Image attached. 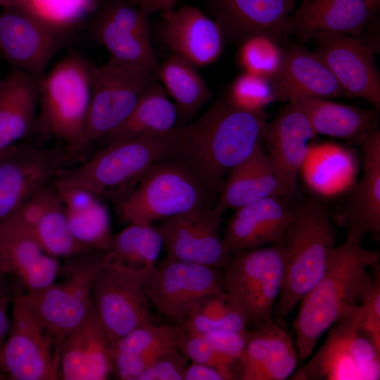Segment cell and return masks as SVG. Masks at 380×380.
Listing matches in <instances>:
<instances>
[{"label": "cell", "instance_id": "27", "mask_svg": "<svg viewBox=\"0 0 380 380\" xmlns=\"http://www.w3.org/2000/svg\"><path fill=\"white\" fill-rule=\"evenodd\" d=\"M184 328L181 324H147L108 343L110 376L137 380L163 352L177 347Z\"/></svg>", "mask_w": 380, "mask_h": 380}, {"label": "cell", "instance_id": "29", "mask_svg": "<svg viewBox=\"0 0 380 380\" xmlns=\"http://www.w3.org/2000/svg\"><path fill=\"white\" fill-rule=\"evenodd\" d=\"M270 78L277 101H289L291 94L324 99L346 96L323 61L299 44L284 49L281 67Z\"/></svg>", "mask_w": 380, "mask_h": 380}, {"label": "cell", "instance_id": "10", "mask_svg": "<svg viewBox=\"0 0 380 380\" xmlns=\"http://www.w3.org/2000/svg\"><path fill=\"white\" fill-rule=\"evenodd\" d=\"M63 26L39 13L27 1L0 13V56L12 68L40 78L66 42Z\"/></svg>", "mask_w": 380, "mask_h": 380}, {"label": "cell", "instance_id": "25", "mask_svg": "<svg viewBox=\"0 0 380 380\" xmlns=\"http://www.w3.org/2000/svg\"><path fill=\"white\" fill-rule=\"evenodd\" d=\"M296 201L274 196L235 209L222 236L227 249L233 253L279 241L291 222Z\"/></svg>", "mask_w": 380, "mask_h": 380}, {"label": "cell", "instance_id": "50", "mask_svg": "<svg viewBox=\"0 0 380 380\" xmlns=\"http://www.w3.org/2000/svg\"><path fill=\"white\" fill-rule=\"evenodd\" d=\"M8 299V296L0 294V350L6 341L10 329L11 318L7 314Z\"/></svg>", "mask_w": 380, "mask_h": 380}, {"label": "cell", "instance_id": "52", "mask_svg": "<svg viewBox=\"0 0 380 380\" xmlns=\"http://www.w3.org/2000/svg\"><path fill=\"white\" fill-rule=\"evenodd\" d=\"M369 6L374 12L376 11L380 6V0H365Z\"/></svg>", "mask_w": 380, "mask_h": 380}, {"label": "cell", "instance_id": "19", "mask_svg": "<svg viewBox=\"0 0 380 380\" xmlns=\"http://www.w3.org/2000/svg\"><path fill=\"white\" fill-rule=\"evenodd\" d=\"M296 0H207V9L224 42L239 44L262 34L279 44L287 41L286 24Z\"/></svg>", "mask_w": 380, "mask_h": 380}, {"label": "cell", "instance_id": "46", "mask_svg": "<svg viewBox=\"0 0 380 380\" xmlns=\"http://www.w3.org/2000/svg\"><path fill=\"white\" fill-rule=\"evenodd\" d=\"M59 198L66 211L78 212L94 205L102 198L78 186H67L54 182Z\"/></svg>", "mask_w": 380, "mask_h": 380}, {"label": "cell", "instance_id": "42", "mask_svg": "<svg viewBox=\"0 0 380 380\" xmlns=\"http://www.w3.org/2000/svg\"><path fill=\"white\" fill-rule=\"evenodd\" d=\"M59 201L54 182H51L31 195L10 217L32 232L46 212Z\"/></svg>", "mask_w": 380, "mask_h": 380}, {"label": "cell", "instance_id": "6", "mask_svg": "<svg viewBox=\"0 0 380 380\" xmlns=\"http://www.w3.org/2000/svg\"><path fill=\"white\" fill-rule=\"evenodd\" d=\"M109 251L91 250L66 258L65 280L32 293H24L28 303L53 336L60 350L65 337L88 315L92 292L99 274L110 261Z\"/></svg>", "mask_w": 380, "mask_h": 380}, {"label": "cell", "instance_id": "8", "mask_svg": "<svg viewBox=\"0 0 380 380\" xmlns=\"http://www.w3.org/2000/svg\"><path fill=\"white\" fill-rule=\"evenodd\" d=\"M226 293L243 311L248 326L271 323L284 280V267L277 243L232 253L222 270Z\"/></svg>", "mask_w": 380, "mask_h": 380}, {"label": "cell", "instance_id": "53", "mask_svg": "<svg viewBox=\"0 0 380 380\" xmlns=\"http://www.w3.org/2000/svg\"><path fill=\"white\" fill-rule=\"evenodd\" d=\"M0 379H6V378L5 377V376L3 375L1 372H0Z\"/></svg>", "mask_w": 380, "mask_h": 380}, {"label": "cell", "instance_id": "33", "mask_svg": "<svg viewBox=\"0 0 380 380\" xmlns=\"http://www.w3.org/2000/svg\"><path fill=\"white\" fill-rule=\"evenodd\" d=\"M353 154L334 144L312 145L300 171L309 189L322 196H334L353 186L357 175Z\"/></svg>", "mask_w": 380, "mask_h": 380}, {"label": "cell", "instance_id": "3", "mask_svg": "<svg viewBox=\"0 0 380 380\" xmlns=\"http://www.w3.org/2000/svg\"><path fill=\"white\" fill-rule=\"evenodd\" d=\"M336 234L324 202L317 198L294 202L291 222L276 242L282 253L284 274L274 320L284 321L322 277L336 247Z\"/></svg>", "mask_w": 380, "mask_h": 380}, {"label": "cell", "instance_id": "41", "mask_svg": "<svg viewBox=\"0 0 380 380\" xmlns=\"http://www.w3.org/2000/svg\"><path fill=\"white\" fill-rule=\"evenodd\" d=\"M280 44L258 34L239 44L238 61L244 72L272 77L279 70L284 54Z\"/></svg>", "mask_w": 380, "mask_h": 380}, {"label": "cell", "instance_id": "16", "mask_svg": "<svg viewBox=\"0 0 380 380\" xmlns=\"http://www.w3.org/2000/svg\"><path fill=\"white\" fill-rule=\"evenodd\" d=\"M62 153L33 144L11 147L0 155V222L35 191L65 169Z\"/></svg>", "mask_w": 380, "mask_h": 380}, {"label": "cell", "instance_id": "9", "mask_svg": "<svg viewBox=\"0 0 380 380\" xmlns=\"http://www.w3.org/2000/svg\"><path fill=\"white\" fill-rule=\"evenodd\" d=\"M156 77L148 70L112 60L101 66L94 65L84 148L119 126Z\"/></svg>", "mask_w": 380, "mask_h": 380}, {"label": "cell", "instance_id": "40", "mask_svg": "<svg viewBox=\"0 0 380 380\" xmlns=\"http://www.w3.org/2000/svg\"><path fill=\"white\" fill-rule=\"evenodd\" d=\"M225 96L234 106L265 116V108L277 101L272 79L248 72L236 77Z\"/></svg>", "mask_w": 380, "mask_h": 380}, {"label": "cell", "instance_id": "1", "mask_svg": "<svg viewBox=\"0 0 380 380\" xmlns=\"http://www.w3.org/2000/svg\"><path fill=\"white\" fill-rule=\"evenodd\" d=\"M265 116L234 106L223 95L199 118L172 131L160 159L179 165L216 203L230 171L262 140Z\"/></svg>", "mask_w": 380, "mask_h": 380}, {"label": "cell", "instance_id": "54", "mask_svg": "<svg viewBox=\"0 0 380 380\" xmlns=\"http://www.w3.org/2000/svg\"><path fill=\"white\" fill-rule=\"evenodd\" d=\"M2 80L0 79V87L1 85Z\"/></svg>", "mask_w": 380, "mask_h": 380}, {"label": "cell", "instance_id": "49", "mask_svg": "<svg viewBox=\"0 0 380 380\" xmlns=\"http://www.w3.org/2000/svg\"><path fill=\"white\" fill-rule=\"evenodd\" d=\"M150 14L160 12L162 15L175 9L178 0H130Z\"/></svg>", "mask_w": 380, "mask_h": 380}, {"label": "cell", "instance_id": "12", "mask_svg": "<svg viewBox=\"0 0 380 380\" xmlns=\"http://www.w3.org/2000/svg\"><path fill=\"white\" fill-rule=\"evenodd\" d=\"M150 15L130 0H104L90 24L91 38L107 50L110 60L157 75L160 63L152 45Z\"/></svg>", "mask_w": 380, "mask_h": 380}, {"label": "cell", "instance_id": "20", "mask_svg": "<svg viewBox=\"0 0 380 380\" xmlns=\"http://www.w3.org/2000/svg\"><path fill=\"white\" fill-rule=\"evenodd\" d=\"M245 348L232 367L234 379L284 380L298 366L297 349L284 321L246 329Z\"/></svg>", "mask_w": 380, "mask_h": 380}, {"label": "cell", "instance_id": "35", "mask_svg": "<svg viewBox=\"0 0 380 380\" xmlns=\"http://www.w3.org/2000/svg\"><path fill=\"white\" fill-rule=\"evenodd\" d=\"M196 67L183 57L172 53L160 63L157 77L174 100L177 110L175 127L191 122L213 92L197 71Z\"/></svg>", "mask_w": 380, "mask_h": 380}, {"label": "cell", "instance_id": "44", "mask_svg": "<svg viewBox=\"0 0 380 380\" xmlns=\"http://www.w3.org/2000/svg\"><path fill=\"white\" fill-rule=\"evenodd\" d=\"M189 359L174 347L160 353L137 380H184Z\"/></svg>", "mask_w": 380, "mask_h": 380}, {"label": "cell", "instance_id": "13", "mask_svg": "<svg viewBox=\"0 0 380 380\" xmlns=\"http://www.w3.org/2000/svg\"><path fill=\"white\" fill-rule=\"evenodd\" d=\"M150 275L124 267L111 260L99 274L92 298L109 343L139 327L155 323L144 291Z\"/></svg>", "mask_w": 380, "mask_h": 380}, {"label": "cell", "instance_id": "15", "mask_svg": "<svg viewBox=\"0 0 380 380\" xmlns=\"http://www.w3.org/2000/svg\"><path fill=\"white\" fill-rule=\"evenodd\" d=\"M223 212L215 205L194 208L161 220V235L167 258L224 270L232 253L220 233Z\"/></svg>", "mask_w": 380, "mask_h": 380}, {"label": "cell", "instance_id": "39", "mask_svg": "<svg viewBox=\"0 0 380 380\" xmlns=\"http://www.w3.org/2000/svg\"><path fill=\"white\" fill-rule=\"evenodd\" d=\"M65 211L69 228L80 243L93 250H109L113 235L110 213L102 199L84 210Z\"/></svg>", "mask_w": 380, "mask_h": 380}, {"label": "cell", "instance_id": "51", "mask_svg": "<svg viewBox=\"0 0 380 380\" xmlns=\"http://www.w3.org/2000/svg\"><path fill=\"white\" fill-rule=\"evenodd\" d=\"M25 0H0V6L2 8L20 4Z\"/></svg>", "mask_w": 380, "mask_h": 380}, {"label": "cell", "instance_id": "36", "mask_svg": "<svg viewBox=\"0 0 380 380\" xmlns=\"http://www.w3.org/2000/svg\"><path fill=\"white\" fill-rule=\"evenodd\" d=\"M164 246L152 224L129 223L113 235L109 251L111 261L129 270L151 274Z\"/></svg>", "mask_w": 380, "mask_h": 380}, {"label": "cell", "instance_id": "30", "mask_svg": "<svg viewBox=\"0 0 380 380\" xmlns=\"http://www.w3.org/2000/svg\"><path fill=\"white\" fill-rule=\"evenodd\" d=\"M294 102L306 116L314 133L339 138L360 145L364 137L378 129L376 109L367 110L329 99L291 94Z\"/></svg>", "mask_w": 380, "mask_h": 380}, {"label": "cell", "instance_id": "32", "mask_svg": "<svg viewBox=\"0 0 380 380\" xmlns=\"http://www.w3.org/2000/svg\"><path fill=\"white\" fill-rule=\"evenodd\" d=\"M274 196L283 197L261 140L252 153L228 174L215 205L224 213Z\"/></svg>", "mask_w": 380, "mask_h": 380}, {"label": "cell", "instance_id": "37", "mask_svg": "<svg viewBox=\"0 0 380 380\" xmlns=\"http://www.w3.org/2000/svg\"><path fill=\"white\" fill-rule=\"evenodd\" d=\"M181 325L186 331L201 334L239 331L248 327L241 308L224 291L206 295L197 300Z\"/></svg>", "mask_w": 380, "mask_h": 380}, {"label": "cell", "instance_id": "21", "mask_svg": "<svg viewBox=\"0 0 380 380\" xmlns=\"http://www.w3.org/2000/svg\"><path fill=\"white\" fill-rule=\"evenodd\" d=\"M363 172L335 220L346 231V241L360 245L365 235L380 237V131L366 134L360 144Z\"/></svg>", "mask_w": 380, "mask_h": 380}, {"label": "cell", "instance_id": "24", "mask_svg": "<svg viewBox=\"0 0 380 380\" xmlns=\"http://www.w3.org/2000/svg\"><path fill=\"white\" fill-rule=\"evenodd\" d=\"M162 15L160 36L172 53L196 67L206 66L217 60L224 42L220 27L213 18L190 5Z\"/></svg>", "mask_w": 380, "mask_h": 380}, {"label": "cell", "instance_id": "47", "mask_svg": "<svg viewBox=\"0 0 380 380\" xmlns=\"http://www.w3.org/2000/svg\"><path fill=\"white\" fill-rule=\"evenodd\" d=\"M363 305L358 327L380 350V288Z\"/></svg>", "mask_w": 380, "mask_h": 380}, {"label": "cell", "instance_id": "43", "mask_svg": "<svg viewBox=\"0 0 380 380\" xmlns=\"http://www.w3.org/2000/svg\"><path fill=\"white\" fill-rule=\"evenodd\" d=\"M177 347L191 362L214 367L220 372L225 380L234 379L232 372L222 363L203 334L184 329L177 341Z\"/></svg>", "mask_w": 380, "mask_h": 380}, {"label": "cell", "instance_id": "23", "mask_svg": "<svg viewBox=\"0 0 380 380\" xmlns=\"http://www.w3.org/2000/svg\"><path fill=\"white\" fill-rule=\"evenodd\" d=\"M374 13L365 0H301L287 19L286 33L305 42L329 33L356 37Z\"/></svg>", "mask_w": 380, "mask_h": 380}, {"label": "cell", "instance_id": "18", "mask_svg": "<svg viewBox=\"0 0 380 380\" xmlns=\"http://www.w3.org/2000/svg\"><path fill=\"white\" fill-rule=\"evenodd\" d=\"M315 40V53L329 68L345 96L364 99L379 111L380 76L372 49L343 33L325 34Z\"/></svg>", "mask_w": 380, "mask_h": 380}, {"label": "cell", "instance_id": "34", "mask_svg": "<svg viewBox=\"0 0 380 380\" xmlns=\"http://www.w3.org/2000/svg\"><path fill=\"white\" fill-rule=\"evenodd\" d=\"M177 110L163 85L156 81L128 117L101 139L104 146L151 134L165 133L177 125Z\"/></svg>", "mask_w": 380, "mask_h": 380}, {"label": "cell", "instance_id": "7", "mask_svg": "<svg viewBox=\"0 0 380 380\" xmlns=\"http://www.w3.org/2000/svg\"><path fill=\"white\" fill-rule=\"evenodd\" d=\"M213 206L192 175L175 163L160 159L117 208L125 222L152 224L194 208Z\"/></svg>", "mask_w": 380, "mask_h": 380}, {"label": "cell", "instance_id": "14", "mask_svg": "<svg viewBox=\"0 0 380 380\" xmlns=\"http://www.w3.org/2000/svg\"><path fill=\"white\" fill-rule=\"evenodd\" d=\"M157 311L182 324L191 308L202 297L224 291L222 270L165 257L158 262L144 285Z\"/></svg>", "mask_w": 380, "mask_h": 380}, {"label": "cell", "instance_id": "48", "mask_svg": "<svg viewBox=\"0 0 380 380\" xmlns=\"http://www.w3.org/2000/svg\"><path fill=\"white\" fill-rule=\"evenodd\" d=\"M184 380H225L223 375L215 367L191 362L187 365Z\"/></svg>", "mask_w": 380, "mask_h": 380}, {"label": "cell", "instance_id": "26", "mask_svg": "<svg viewBox=\"0 0 380 380\" xmlns=\"http://www.w3.org/2000/svg\"><path fill=\"white\" fill-rule=\"evenodd\" d=\"M108 343L106 329L94 304L86 318L62 343L60 379H107L110 376Z\"/></svg>", "mask_w": 380, "mask_h": 380}, {"label": "cell", "instance_id": "22", "mask_svg": "<svg viewBox=\"0 0 380 380\" xmlns=\"http://www.w3.org/2000/svg\"><path fill=\"white\" fill-rule=\"evenodd\" d=\"M59 269L58 258L43 251L31 231L11 217L0 222V280L13 274L32 293L54 283Z\"/></svg>", "mask_w": 380, "mask_h": 380}, {"label": "cell", "instance_id": "31", "mask_svg": "<svg viewBox=\"0 0 380 380\" xmlns=\"http://www.w3.org/2000/svg\"><path fill=\"white\" fill-rule=\"evenodd\" d=\"M39 78L12 68L0 87V155L35 125Z\"/></svg>", "mask_w": 380, "mask_h": 380}, {"label": "cell", "instance_id": "28", "mask_svg": "<svg viewBox=\"0 0 380 380\" xmlns=\"http://www.w3.org/2000/svg\"><path fill=\"white\" fill-rule=\"evenodd\" d=\"M357 305L345 310L330 327L319 350L291 376L293 380H362L350 340L363 311Z\"/></svg>", "mask_w": 380, "mask_h": 380}, {"label": "cell", "instance_id": "17", "mask_svg": "<svg viewBox=\"0 0 380 380\" xmlns=\"http://www.w3.org/2000/svg\"><path fill=\"white\" fill-rule=\"evenodd\" d=\"M315 136L306 116L291 100L271 122H265L262 141L282 196L289 201L298 198V174Z\"/></svg>", "mask_w": 380, "mask_h": 380}, {"label": "cell", "instance_id": "4", "mask_svg": "<svg viewBox=\"0 0 380 380\" xmlns=\"http://www.w3.org/2000/svg\"><path fill=\"white\" fill-rule=\"evenodd\" d=\"M172 131L106 145L86 162L65 169L54 182L86 189L118 205L163 157Z\"/></svg>", "mask_w": 380, "mask_h": 380}, {"label": "cell", "instance_id": "38", "mask_svg": "<svg viewBox=\"0 0 380 380\" xmlns=\"http://www.w3.org/2000/svg\"><path fill=\"white\" fill-rule=\"evenodd\" d=\"M32 233L43 251L58 259L93 250L72 235L61 200L46 212Z\"/></svg>", "mask_w": 380, "mask_h": 380}, {"label": "cell", "instance_id": "45", "mask_svg": "<svg viewBox=\"0 0 380 380\" xmlns=\"http://www.w3.org/2000/svg\"><path fill=\"white\" fill-rule=\"evenodd\" d=\"M246 329L239 331H220L203 334L232 375V367L246 344Z\"/></svg>", "mask_w": 380, "mask_h": 380}, {"label": "cell", "instance_id": "11", "mask_svg": "<svg viewBox=\"0 0 380 380\" xmlns=\"http://www.w3.org/2000/svg\"><path fill=\"white\" fill-rule=\"evenodd\" d=\"M60 357L49 330L25 294L13 299L8 335L0 350V372L6 379H60Z\"/></svg>", "mask_w": 380, "mask_h": 380}, {"label": "cell", "instance_id": "2", "mask_svg": "<svg viewBox=\"0 0 380 380\" xmlns=\"http://www.w3.org/2000/svg\"><path fill=\"white\" fill-rule=\"evenodd\" d=\"M379 253L346 241L334 249L320 279L300 301L293 322L298 362L350 307L367 301L380 288Z\"/></svg>", "mask_w": 380, "mask_h": 380}, {"label": "cell", "instance_id": "5", "mask_svg": "<svg viewBox=\"0 0 380 380\" xmlns=\"http://www.w3.org/2000/svg\"><path fill=\"white\" fill-rule=\"evenodd\" d=\"M94 65L74 53L57 62L39 79V113L34 126L63 142L70 153L84 148Z\"/></svg>", "mask_w": 380, "mask_h": 380}]
</instances>
